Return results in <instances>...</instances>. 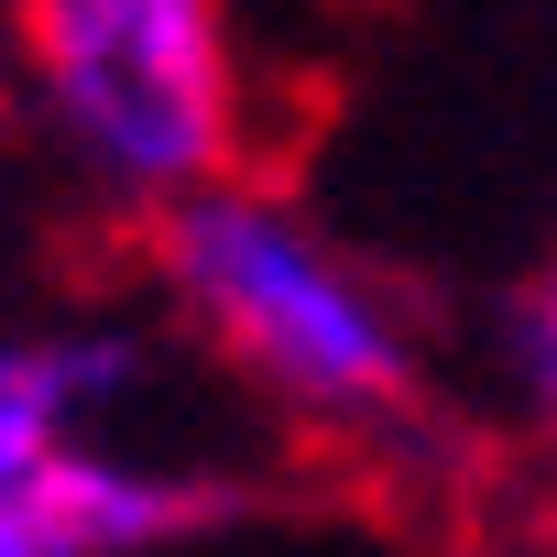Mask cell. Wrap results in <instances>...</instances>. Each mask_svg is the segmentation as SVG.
Segmentation results:
<instances>
[{
    "instance_id": "cell-4",
    "label": "cell",
    "mask_w": 557,
    "mask_h": 557,
    "mask_svg": "<svg viewBox=\"0 0 557 557\" xmlns=\"http://www.w3.org/2000/svg\"><path fill=\"white\" fill-rule=\"evenodd\" d=\"M0 513H23V524L45 535V557H164V546H186L219 503H208V481L175 470V459H143V448H110V437H66V448L23 481V503H0Z\"/></svg>"
},
{
    "instance_id": "cell-2",
    "label": "cell",
    "mask_w": 557,
    "mask_h": 557,
    "mask_svg": "<svg viewBox=\"0 0 557 557\" xmlns=\"http://www.w3.org/2000/svg\"><path fill=\"white\" fill-rule=\"evenodd\" d=\"M12 55L45 143L132 219L251 153L240 0H12Z\"/></svg>"
},
{
    "instance_id": "cell-3",
    "label": "cell",
    "mask_w": 557,
    "mask_h": 557,
    "mask_svg": "<svg viewBox=\"0 0 557 557\" xmlns=\"http://www.w3.org/2000/svg\"><path fill=\"white\" fill-rule=\"evenodd\" d=\"M153 372V339L121 318H45L0 329V503H23V481L66 448L99 437Z\"/></svg>"
},
{
    "instance_id": "cell-6",
    "label": "cell",
    "mask_w": 557,
    "mask_h": 557,
    "mask_svg": "<svg viewBox=\"0 0 557 557\" xmlns=\"http://www.w3.org/2000/svg\"><path fill=\"white\" fill-rule=\"evenodd\" d=\"M0 557H45V535H34L23 513H0Z\"/></svg>"
},
{
    "instance_id": "cell-1",
    "label": "cell",
    "mask_w": 557,
    "mask_h": 557,
    "mask_svg": "<svg viewBox=\"0 0 557 557\" xmlns=\"http://www.w3.org/2000/svg\"><path fill=\"white\" fill-rule=\"evenodd\" d=\"M153 285L230 372H251V394H273L329 437H394L416 416L426 372L405 307L285 186L219 175L153 208Z\"/></svg>"
},
{
    "instance_id": "cell-5",
    "label": "cell",
    "mask_w": 557,
    "mask_h": 557,
    "mask_svg": "<svg viewBox=\"0 0 557 557\" xmlns=\"http://www.w3.org/2000/svg\"><path fill=\"white\" fill-rule=\"evenodd\" d=\"M503 372H513V405L535 416V437L557 448V273H535V285L513 296V318H503Z\"/></svg>"
}]
</instances>
